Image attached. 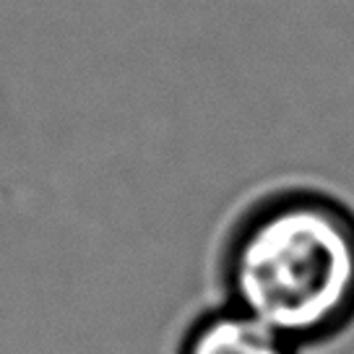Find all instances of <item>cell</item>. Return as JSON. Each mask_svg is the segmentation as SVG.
Returning <instances> with one entry per match:
<instances>
[{"label": "cell", "mask_w": 354, "mask_h": 354, "mask_svg": "<svg viewBox=\"0 0 354 354\" xmlns=\"http://www.w3.org/2000/svg\"><path fill=\"white\" fill-rule=\"evenodd\" d=\"M232 305L292 346L354 323V211L321 190H284L237 221L224 250Z\"/></svg>", "instance_id": "obj_1"}, {"label": "cell", "mask_w": 354, "mask_h": 354, "mask_svg": "<svg viewBox=\"0 0 354 354\" xmlns=\"http://www.w3.org/2000/svg\"><path fill=\"white\" fill-rule=\"evenodd\" d=\"M180 354H295V346L240 308L203 315L188 331Z\"/></svg>", "instance_id": "obj_2"}]
</instances>
